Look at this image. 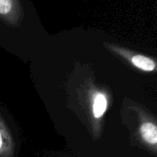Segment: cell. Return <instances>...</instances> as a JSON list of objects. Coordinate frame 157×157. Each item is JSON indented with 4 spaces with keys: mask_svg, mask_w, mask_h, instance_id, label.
<instances>
[{
    "mask_svg": "<svg viewBox=\"0 0 157 157\" xmlns=\"http://www.w3.org/2000/svg\"><path fill=\"white\" fill-rule=\"evenodd\" d=\"M140 132L142 138L149 143H157V128L151 123H145L141 126Z\"/></svg>",
    "mask_w": 157,
    "mask_h": 157,
    "instance_id": "obj_1",
    "label": "cell"
},
{
    "mask_svg": "<svg viewBox=\"0 0 157 157\" xmlns=\"http://www.w3.org/2000/svg\"><path fill=\"white\" fill-rule=\"evenodd\" d=\"M132 63L139 68L145 71H151L155 67V64L150 58L143 56H135L132 58Z\"/></svg>",
    "mask_w": 157,
    "mask_h": 157,
    "instance_id": "obj_2",
    "label": "cell"
},
{
    "mask_svg": "<svg viewBox=\"0 0 157 157\" xmlns=\"http://www.w3.org/2000/svg\"><path fill=\"white\" fill-rule=\"evenodd\" d=\"M106 105H107V102H106L105 95H103L102 94H98L94 99V107H93L94 117H101L104 115V113L105 112Z\"/></svg>",
    "mask_w": 157,
    "mask_h": 157,
    "instance_id": "obj_3",
    "label": "cell"
},
{
    "mask_svg": "<svg viewBox=\"0 0 157 157\" xmlns=\"http://www.w3.org/2000/svg\"><path fill=\"white\" fill-rule=\"evenodd\" d=\"M11 0H0V13H9L11 10Z\"/></svg>",
    "mask_w": 157,
    "mask_h": 157,
    "instance_id": "obj_4",
    "label": "cell"
},
{
    "mask_svg": "<svg viewBox=\"0 0 157 157\" xmlns=\"http://www.w3.org/2000/svg\"><path fill=\"white\" fill-rule=\"evenodd\" d=\"M2 145H3V142H2V137H1V133H0V149H1Z\"/></svg>",
    "mask_w": 157,
    "mask_h": 157,
    "instance_id": "obj_5",
    "label": "cell"
}]
</instances>
